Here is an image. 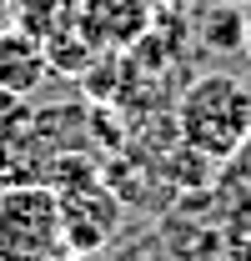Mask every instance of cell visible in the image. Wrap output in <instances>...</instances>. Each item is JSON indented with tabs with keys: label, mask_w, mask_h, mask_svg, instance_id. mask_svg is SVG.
<instances>
[{
	"label": "cell",
	"mask_w": 251,
	"mask_h": 261,
	"mask_svg": "<svg viewBox=\"0 0 251 261\" xmlns=\"http://www.w3.org/2000/svg\"><path fill=\"white\" fill-rule=\"evenodd\" d=\"M251 130L246 81L231 70H206L176 96V136L211 166H226Z\"/></svg>",
	"instance_id": "obj_1"
},
{
	"label": "cell",
	"mask_w": 251,
	"mask_h": 261,
	"mask_svg": "<svg viewBox=\"0 0 251 261\" xmlns=\"http://www.w3.org/2000/svg\"><path fill=\"white\" fill-rule=\"evenodd\" d=\"M61 251V201L51 181L0 186V261H51Z\"/></svg>",
	"instance_id": "obj_2"
},
{
	"label": "cell",
	"mask_w": 251,
	"mask_h": 261,
	"mask_svg": "<svg viewBox=\"0 0 251 261\" xmlns=\"http://www.w3.org/2000/svg\"><path fill=\"white\" fill-rule=\"evenodd\" d=\"M51 191L61 201V246L70 256H95L121 226L116 191L95 181V171H86L81 181H51Z\"/></svg>",
	"instance_id": "obj_3"
},
{
	"label": "cell",
	"mask_w": 251,
	"mask_h": 261,
	"mask_svg": "<svg viewBox=\"0 0 251 261\" xmlns=\"http://www.w3.org/2000/svg\"><path fill=\"white\" fill-rule=\"evenodd\" d=\"M76 20L95 50L126 56L156 20V0H76Z\"/></svg>",
	"instance_id": "obj_4"
},
{
	"label": "cell",
	"mask_w": 251,
	"mask_h": 261,
	"mask_svg": "<svg viewBox=\"0 0 251 261\" xmlns=\"http://www.w3.org/2000/svg\"><path fill=\"white\" fill-rule=\"evenodd\" d=\"M51 75L45 45L40 35H31L26 25H0V96L31 100Z\"/></svg>",
	"instance_id": "obj_5"
},
{
	"label": "cell",
	"mask_w": 251,
	"mask_h": 261,
	"mask_svg": "<svg viewBox=\"0 0 251 261\" xmlns=\"http://www.w3.org/2000/svg\"><path fill=\"white\" fill-rule=\"evenodd\" d=\"M241 35H246L241 5H216V0H211V10L201 15V40H206L211 50H241Z\"/></svg>",
	"instance_id": "obj_6"
},
{
	"label": "cell",
	"mask_w": 251,
	"mask_h": 261,
	"mask_svg": "<svg viewBox=\"0 0 251 261\" xmlns=\"http://www.w3.org/2000/svg\"><path fill=\"white\" fill-rule=\"evenodd\" d=\"M236 201H246V211H251V130H246V141L236 146V156L221 166V181H216V206H236Z\"/></svg>",
	"instance_id": "obj_7"
},
{
	"label": "cell",
	"mask_w": 251,
	"mask_h": 261,
	"mask_svg": "<svg viewBox=\"0 0 251 261\" xmlns=\"http://www.w3.org/2000/svg\"><path fill=\"white\" fill-rule=\"evenodd\" d=\"M241 15H246V35H241V56H246V61H251V5H246V10H241Z\"/></svg>",
	"instance_id": "obj_8"
},
{
	"label": "cell",
	"mask_w": 251,
	"mask_h": 261,
	"mask_svg": "<svg viewBox=\"0 0 251 261\" xmlns=\"http://www.w3.org/2000/svg\"><path fill=\"white\" fill-rule=\"evenodd\" d=\"M15 20V0H0V25H10Z\"/></svg>",
	"instance_id": "obj_9"
},
{
	"label": "cell",
	"mask_w": 251,
	"mask_h": 261,
	"mask_svg": "<svg viewBox=\"0 0 251 261\" xmlns=\"http://www.w3.org/2000/svg\"><path fill=\"white\" fill-rule=\"evenodd\" d=\"M51 261H91V256H70V251H61V256H51Z\"/></svg>",
	"instance_id": "obj_10"
},
{
	"label": "cell",
	"mask_w": 251,
	"mask_h": 261,
	"mask_svg": "<svg viewBox=\"0 0 251 261\" xmlns=\"http://www.w3.org/2000/svg\"><path fill=\"white\" fill-rule=\"evenodd\" d=\"M216 5H241V10H246V5H251V0H216Z\"/></svg>",
	"instance_id": "obj_11"
},
{
	"label": "cell",
	"mask_w": 251,
	"mask_h": 261,
	"mask_svg": "<svg viewBox=\"0 0 251 261\" xmlns=\"http://www.w3.org/2000/svg\"><path fill=\"white\" fill-rule=\"evenodd\" d=\"M0 186H5V181H0Z\"/></svg>",
	"instance_id": "obj_12"
},
{
	"label": "cell",
	"mask_w": 251,
	"mask_h": 261,
	"mask_svg": "<svg viewBox=\"0 0 251 261\" xmlns=\"http://www.w3.org/2000/svg\"><path fill=\"white\" fill-rule=\"evenodd\" d=\"M0 100H5V96H0Z\"/></svg>",
	"instance_id": "obj_13"
}]
</instances>
